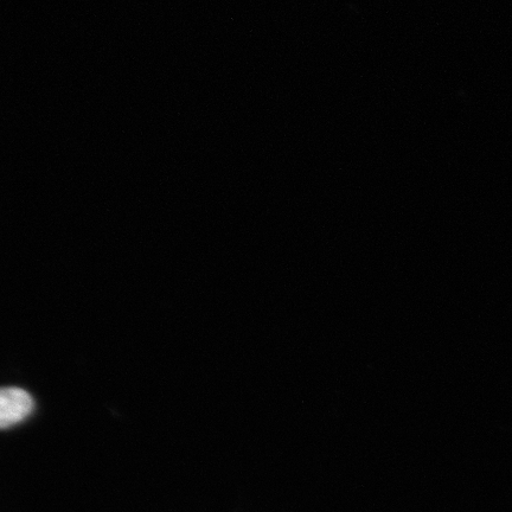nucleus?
Instances as JSON below:
<instances>
[{
	"mask_svg": "<svg viewBox=\"0 0 512 512\" xmlns=\"http://www.w3.org/2000/svg\"><path fill=\"white\" fill-rule=\"evenodd\" d=\"M34 401L29 393L19 388H4L0 393V426L3 430L15 426L30 415Z\"/></svg>",
	"mask_w": 512,
	"mask_h": 512,
	"instance_id": "f257e3e1",
	"label": "nucleus"
}]
</instances>
